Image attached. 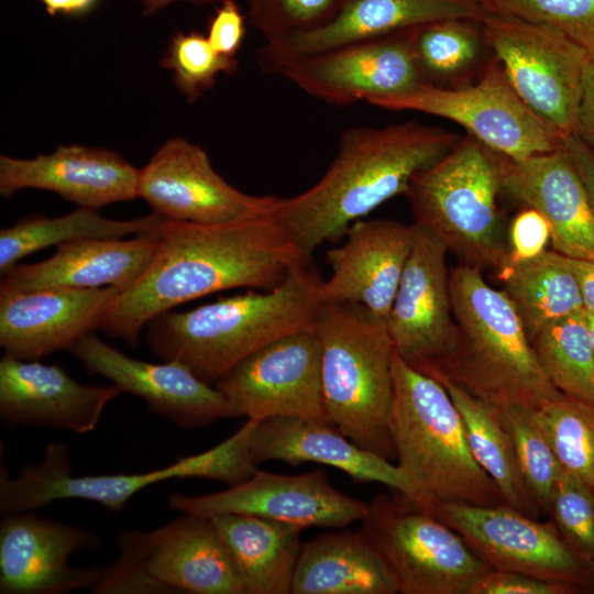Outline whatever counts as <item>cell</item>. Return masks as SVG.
<instances>
[{
    "mask_svg": "<svg viewBox=\"0 0 594 594\" xmlns=\"http://www.w3.org/2000/svg\"><path fill=\"white\" fill-rule=\"evenodd\" d=\"M157 234L147 268L112 299L97 324L132 346L162 312L222 290L275 288L310 262L272 215L218 224L165 219Z\"/></svg>",
    "mask_w": 594,
    "mask_h": 594,
    "instance_id": "cell-1",
    "label": "cell"
},
{
    "mask_svg": "<svg viewBox=\"0 0 594 594\" xmlns=\"http://www.w3.org/2000/svg\"><path fill=\"white\" fill-rule=\"evenodd\" d=\"M460 139L414 121L346 129L324 175L301 194L280 198L272 216L311 257L322 243L344 235L383 202L405 195L413 178Z\"/></svg>",
    "mask_w": 594,
    "mask_h": 594,
    "instance_id": "cell-2",
    "label": "cell"
},
{
    "mask_svg": "<svg viewBox=\"0 0 594 594\" xmlns=\"http://www.w3.org/2000/svg\"><path fill=\"white\" fill-rule=\"evenodd\" d=\"M323 279L310 262L268 290H249L187 311L162 312L145 326L152 353L215 385L241 361L286 336L315 330Z\"/></svg>",
    "mask_w": 594,
    "mask_h": 594,
    "instance_id": "cell-3",
    "label": "cell"
},
{
    "mask_svg": "<svg viewBox=\"0 0 594 594\" xmlns=\"http://www.w3.org/2000/svg\"><path fill=\"white\" fill-rule=\"evenodd\" d=\"M450 292L453 346L421 372L499 408L539 409L562 395L542 370L512 301L484 279L481 268L453 267Z\"/></svg>",
    "mask_w": 594,
    "mask_h": 594,
    "instance_id": "cell-4",
    "label": "cell"
},
{
    "mask_svg": "<svg viewBox=\"0 0 594 594\" xmlns=\"http://www.w3.org/2000/svg\"><path fill=\"white\" fill-rule=\"evenodd\" d=\"M389 431L397 465L422 508L436 502L506 504L473 458L462 418L446 387L396 352Z\"/></svg>",
    "mask_w": 594,
    "mask_h": 594,
    "instance_id": "cell-5",
    "label": "cell"
},
{
    "mask_svg": "<svg viewBox=\"0 0 594 594\" xmlns=\"http://www.w3.org/2000/svg\"><path fill=\"white\" fill-rule=\"evenodd\" d=\"M315 332L331 424L361 448L394 459L389 418L395 349L386 321L355 302H321Z\"/></svg>",
    "mask_w": 594,
    "mask_h": 594,
    "instance_id": "cell-6",
    "label": "cell"
},
{
    "mask_svg": "<svg viewBox=\"0 0 594 594\" xmlns=\"http://www.w3.org/2000/svg\"><path fill=\"white\" fill-rule=\"evenodd\" d=\"M505 157L472 135L419 172L405 195L415 224L443 244L463 264L496 268L504 263V238L497 196Z\"/></svg>",
    "mask_w": 594,
    "mask_h": 594,
    "instance_id": "cell-7",
    "label": "cell"
},
{
    "mask_svg": "<svg viewBox=\"0 0 594 594\" xmlns=\"http://www.w3.org/2000/svg\"><path fill=\"white\" fill-rule=\"evenodd\" d=\"M70 470L69 448L63 442L50 443L38 463L24 465L14 477L2 465L0 513L7 516L34 512L70 498L119 513L136 493L167 480L202 477L234 485L244 477L246 462L240 443L229 437L205 452L143 473L73 475Z\"/></svg>",
    "mask_w": 594,
    "mask_h": 594,
    "instance_id": "cell-8",
    "label": "cell"
},
{
    "mask_svg": "<svg viewBox=\"0 0 594 594\" xmlns=\"http://www.w3.org/2000/svg\"><path fill=\"white\" fill-rule=\"evenodd\" d=\"M367 504L360 532L391 572L400 594H468L491 570L451 527L402 492Z\"/></svg>",
    "mask_w": 594,
    "mask_h": 594,
    "instance_id": "cell-9",
    "label": "cell"
},
{
    "mask_svg": "<svg viewBox=\"0 0 594 594\" xmlns=\"http://www.w3.org/2000/svg\"><path fill=\"white\" fill-rule=\"evenodd\" d=\"M481 25L521 100L562 138L574 134L587 51L547 25L510 14L488 11Z\"/></svg>",
    "mask_w": 594,
    "mask_h": 594,
    "instance_id": "cell-10",
    "label": "cell"
},
{
    "mask_svg": "<svg viewBox=\"0 0 594 594\" xmlns=\"http://www.w3.org/2000/svg\"><path fill=\"white\" fill-rule=\"evenodd\" d=\"M441 117L463 127L488 148L514 162L562 147V136L517 95L496 59L474 85L444 88L428 82L369 102Z\"/></svg>",
    "mask_w": 594,
    "mask_h": 594,
    "instance_id": "cell-11",
    "label": "cell"
},
{
    "mask_svg": "<svg viewBox=\"0 0 594 594\" xmlns=\"http://www.w3.org/2000/svg\"><path fill=\"white\" fill-rule=\"evenodd\" d=\"M424 509L455 530L491 569L594 593V572L569 548L550 519L539 521L506 504L436 502Z\"/></svg>",
    "mask_w": 594,
    "mask_h": 594,
    "instance_id": "cell-12",
    "label": "cell"
},
{
    "mask_svg": "<svg viewBox=\"0 0 594 594\" xmlns=\"http://www.w3.org/2000/svg\"><path fill=\"white\" fill-rule=\"evenodd\" d=\"M118 568L150 594H243L209 517L183 513L151 531L118 537Z\"/></svg>",
    "mask_w": 594,
    "mask_h": 594,
    "instance_id": "cell-13",
    "label": "cell"
},
{
    "mask_svg": "<svg viewBox=\"0 0 594 594\" xmlns=\"http://www.w3.org/2000/svg\"><path fill=\"white\" fill-rule=\"evenodd\" d=\"M215 386L238 417H276L331 424L322 395L320 345L315 330L280 338L254 352Z\"/></svg>",
    "mask_w": 594,
    "mask_h": 594,
    "instance_id": "cell-14",
    "label": "cell"
},
{
    "mask_svg": "<svg viewBox=\"0 0 594 594\" xmlns=\"http://www.w3.org/2000/svg\"><path fill=\"white\" fill-rule=\"evenodd\" d=\"M139 198L166 220L218 224L272 215L280 198L229 184L196 144L173 138L140 168Z\"/></svg>",
    "mask_w": 594,
    "mask_h": 594,
    "instance_id": "cell-15",
    "label": "cell"
},
{
    "mask_svg": "<svg viewBox=\"0 0 594 594\" xmlns=\"http://www.w3.org/2000/svg\"><path fill=\"white\" fill-rule=\"evenodd\" d=\"M168 506L206 517L252 515L304 529L343 528L361 521L367 510V503L337 490L321 469L295 475L257 470L248 480L220 492L172 494Z\"/></svg>",
    "mask_w": 594,
    "mask_h": 594,
    "instance_id": "cell-16",
    "label": "cell"
},
{
    "mask_svg": "<svg viewBox=\"0 0 594 594\" xmlns=\"http://www.w3.org/2000/svg\"><path fill=\"white\" fill-rule=\"evenodd\" d=\"M276 73L338 106L406 94L425 82L409 30L296 57Z\"/></svg>",
    "mask_w": 594,
    "mask_h": 594,
    "instance_id": "cell-17",
    "label": "cell"
},
{
    "mask_svg": "<svg viewBox=\"0 0 594 594\" xmlns=\"http://www.w3.org/2000/svg\"><path fill=\"white\" fill-rule=\"evenodd\" d=\"M101 547L94 531L38 517L34 512L3 516L0 524V593L63 594L94 590L103 568L73 566L69 558Z\"/></svg>",
    "mask_w": 594,
    "mask_h": 594,
    "instance_id": "cell-18",
    "label": "cell"
},
{
    "mask_svg": "<svg viewBox=\"0 0 594 594\" xmlns=\"http://www.w3.org/2000/svg\"><path fill=\"white\" fill-rule=\"evenodd\" d=\"M414 224L411 249L386 323L395 352L419 371L453 346V316L448 251Z\"/></svg>",
    "mask_w": 594,
    "mask_h": 594,
    "instance_id": "cell-19",
    "label": "cell"
},
{
    "mask_svg": "<svg viewBox=\"0 0 594 594\" xmlns=\"http://www.w3.org/2000/svg\"><path fill=\"white\" fill-rule=\"evenodd\" d=\"M94 375L142 398L157 415L194 429L238 417L224 395L176 361L150 363L125 355L92 331L68 350Z\"/></svg>",
    "mask_w": 594,
    "mask_h": 594,
    "instance_id": "cell-20",
    "label": "cell"
},
{
    "mask_svg": "<svg viewBox=\"0 0 594 594\" xmlns=\"http://www.w3.org/2000/svg\"><path fill=\"white\" fill-rule=\"evenodd\" d=\"M116 384L88 385L62 366L3 355L0 360V419L7 427L34 426L74 433L94 431Z\"/></svg>",
    "mask_w": 594,
    "mask_h": 594,
    "instance_id": "cell-21",
    "label": "cell"
},
{
    "mask_svg": "<svg viewBox=\"0 0 594 594\" xmlns=\"http://www.w3.org/2000/svg\"><path fill=\"white\" fill-rule=\"evenodd\" d=\"M345 241L327 253L331 275L321 302H355L387 320L414 239V224L391 219L358 220Z\"/></svg>",
    "mask_w": 594,
    "mask_h": 594,
    "instance_id": "cell-22",
    "label": "cell"
},
{
    "mask_svg": "<svg viewBox=\"0 0 594 594\" xmlns=\"http://www.w3.org/2000/svg\"><path fill=\"white\" fill-rule=\"evenodd\" d=\"M139 173L113 151L59 145L29 160L1 155L0 194L10 198L22 189H42L78 207L98 209L139 198Z\"/></svg>",
    "mask_w": 594,
    "mask_h": 594,
    "instance_id": "cell-23",
    "label": "cell"
},
{
    "mask_svg": "<svg viewBox=\"0 0 594 594\" xmlns=\"http://www.w3.org/2000/svg\"><path fill=\"white\" fill-rule=\"evenodd\" d=\"M488 11L482 0H346L326 26L276 43L256 53L264 73L285 62L334 47L386 36L444 19L482 21Z\"/></svg>",
    "mask_w": 594,
    "mask_h": 594,
    "instance_id": "cell-24",
    "label": "cell"
},
{
    "mask_svg": "<svg viewBox=\"0 0 594 594\" xmlns=\"http://www.w3.org/2000/svg\"><path fill=\"white\" fill-rule=\"evenodd\" d=\"M120 292L107 286L0 293V345L6 355L25 361L68 350L97 329Z\"/></svg>",
    "mask_w": 594,
    "mask_h": 594,
    "instance_id": "cell-25",
    "label": "cell"
},
{
    "mask_svg": "<svg viewBox=\"0 0 594 594\" xmlns=\"http://www.w3.org/2000/svg\"><path fill=\"white\" fill-rule=\"evenodd\" d=\"M502 187L547 219L553 251L594 261V208L563 146L524 161L505 158Z\"/></svg>",
    "mask_w": 594,
    "mask_h": 594,
    "instance_id": "cell-26",
    "label": "cell"
},
{
    "mask_svg": "<svg viewBox=\"0 0 594 594\" xmlns=\"http://www.w3.org/2000/svg\"><path fill=\"white\" fill-rule=\"evenodd\" d=\"M157 231L129 240L85 239L59 244L51 257L16 264L1 274L0 293L107 286L124 290L152 262L158 248Z\"/></svg>",
    "mask_w": 594,
    "mask_h": 594,
    "instance_id": "cell-27",
    "label": "cell"
},
{
    "mask_svg": "<svg viewBox=\"0 0 594 594\" xmlns=\"http://www.w3.org/2000/svg\"><path fill=\"white\" fill-rule=\"evenodd\" d=\"M250 450L255 464L319 463L341 470L358 482L383 484L416 502L414 488L397 464L361 448L329 422L289 417L257 421Z\"/></svg>",
    "mask_w": 594,
    "mask_h": 594,
    "instance_id": "cell-28",
    "label": "cell"
},
{
    "mask_svg": "<svg viewBox=\"0 0 594 594\" xmlns=\"http://www.w3.org/2000/svg\"><path fill=\"white\" fill-rule=\"evenodd\" d=\"M243 594H288L301 549L302 527L252 515L209 517Z\"/></svg>",
    "mask_w": 594,
    "mask_h": 594,
    "instance_id": "cell-29",
    "label": "cell"
},
{
    "mask_svg": "<svg viewBox=\"0 0 594 594\" xmlns=\"http://www.w3.org/2000/svg\"><path fill=\"white\" fill-rule=\"evenodd\" d=\"M293 594H396V583L380 554L359 531L317 536L301 546Z\"/></svg>",
    "mask_w": 594,
    "mask_h": 594,
    "instance_id": "cell-30",
    "label": "cell"
},
{
    "mask_svg": "<svg viewBox=\"0 0 594 594\" xmlns=\"http://www.w3.org/2000/svg\"><path fill=\"white\" fill-rule=\"evenodd\" d=\"M452 398L465 430L471 453L492 479L505 503L537 518L540 515L524 481L515 447L499 407L486 403L455 384L438 380Z\"/></svg>",
    "mask_w": 594,
    "mask_h": 594,
    "instance_id": "cell-31",
    "label": "cell"
},
{
    "mask_svg": "<svg viewBox=\"0 0 594 594\" xmlns=\"http://www.w3.org/2000/svg\"><path fill=\"white\" fill-rule=\"evenodd\" d=\"M165 218L156 212L117 220L101 216L97 209L78 207L59 217L33 215L0 230V273L3 274L25 256L38 250L85 239H121L156 232Z\"/></svg>",
    "mask_w": 594,
    "mask_h": 594,
    "instance_id": "cell-32",
    "label": "cell"
},
{
    "mask_svg": "<svg viewBox=\"0 0 594 594\" xmlns=\"http://www.w3.org/2000/svg\"><path fill=\"white\" fill-rule=\"evenodd\" d=\"M497 277L529 340L553 322L584 310L574 273L564 255L553 250Z\"/></svg>",
    "mask_w": 594,
    "mask_h": 594,
    "instance_id": "cell-33",
    "label": "cell"
},
{
    "mask_svg": "<svg viewBox=\"0 0 594 594\" xmlns=\"http://www.w3.org/2000/svg\"><path fill=\"white\" fill-rule=\"evenodd\" d=\"M530 343L559 392L594 405V349L585 310L546 327Z\"/></svg>",
    "mask_w": 594,
    "mask_h": 594,
    "instance_id": "cell-34",
    "label": "cell"
},
{
    "mask_svg": "<svg viewBox=\"0 0 594 594\" xmlns=\"http://www.w3.org/2000/svg\"><path fill=\"white\" fill-rule=\"evenodd\" d=\"M535 414L562 470L594 490V405L562 394Z\"/></svg>",
    "mask_w": 594,
    "mask_h": 594,
    "instance_id": "cell-35",
    "label": "cell"
},
{
    "mask_svg": "<svg viewBox=\"0 0 594 594\" xmlns=\"http://www.w3.org/2000/svg\"><path fill=\"white\" fill-rule=\"evenodd\" d=\"M414 55L425 82L448 78L479 57L481 21L444 19L409 30Z\"/></svg>",
    "mask_w": 594,
    "mask_h": 594,
    "instance_id": "cell-36",
    "label": "cell"
},
{
    "mask_svg": "<svg viewBox=\"0 0 594 594\" xmlns=\"http://www.w3.org/2000/svg\"><path fill=\"white\" fill-rule=\"evenodd\" d=\"M501 410L529 494L538 510L549 515L562 468L537 421L536 409L506 406Z\"/></svg>",
    "mask_w": 594,
    "mask_h": 594,
    "instance_id": "cell-37",
    "label": "cell"
},
{
    "mask_svg": "<svg viewBox=\"0 0 594 594\" xmlns=\"http://www.w3.org/2000/svg\"><path fill=\"white\" fill-rule=\"evenodd\" d=\"M161 65L172 70L176 87L189 102L210 89L219 74L231 75L238 68L235 58L218 54L207 36L198 32L176 33Z\"/></svg>",
    "mask_w": 594,
    "mask_h": 594,
    "instance_id": "cell-38",
    "label": "cell"
},
{
    "mask_svg": "<svg viewBox=\"0 0 594 594\" xmlns=\"http://www.w3.org/2000/svg\"><path fill=\"white\" fill-rule=\"evenodd\" d=\"M248 19L265 38L276 43L328 25L346 0H245Z\"/></svg>",
    "mask_w": 594,
    "mask_h": 594,
    "instance_id": "cell-39",
    "label": "cell"
},
{
    "mask_svg": "<svg viewBox=\"0 0 594 594\" xmlns=\"http://www.w3.org/2000/svg\"><path fill=\"white\" fill-rule=\"evenodd\" d=\"M548 516L569 548L594 572V490L562 470Z\"/></svg>",
    "mask_w": 594,
    "mask_h": 594,
    "instance_id": "cell-40",
    "label": "cell"
},
{
    "mask_svg": "<svg viewBox=\"0 0 594 594\" xmlns=\"http://www.w3.org/2000/svg\"><path fill=\"white\" fill-rule=\"evenodd\" d=\"M490 12L547 25L594 54V0H482Z\"/></svg>",
    "mask_w": 594,
    "mask_h": 594,
    "instance_id": "cell-41",
    "label": "cell"
},
{
    "mask_svg": "<svg viewBox=\"0 0 594 594\" xmlns=\"http://www.w3.org/2000/svg\"><path fill=\"white\" fill-rule=\"evenodd\" d=\"M549 242H551L549 222L540 212L526 207L510 222L507 255L497 274L537 258L547 251Z\"/></svg>",
    "mask_w": 594,
    "mask_h": 594,
    "instance_id": "cell-42",
    "label": "cell"
},
{
    "mask_svg": "<svg viewBox=\"0 0 594 594\" xmlns=\"http://www.w3.org/2000/svg\"><path fill=\"white\" fill-rule=\"evenodd\" d=\"M468 594H582L570 584L542 580L518 572L491 569L480 576Z\"/></svg>",
    "mask_w": 594,
    "mask_h": 594,
    "instance_id": "cell-43",
    "label": "cell"
},
{
    "mask_svg": "<svg viewBox=\"0 0 594 594\" xmlns=\"http://www.w3.org/2000/svg\"><path fill=\"white\" fill-rule=\"evenodd\" d=\"M220 3L209 23L207 38L218 54L235 58L245 34L244 16L234 0Z\"/></svg>",
    "mask_w": 594,
    "mask_h": 594,
    "instance_id": "cell-44",
    "label": "cell"
},
{
    "mask_svg": "<svg viewBox=\"0 0 594 594\" xmlns=\"http://www.w3.org/2000/svg\"><path fill=\"white\" fill-rule=\"evenodd\" d=\"M574 134L594 152V54L584 70Z\"/></svg>",
    "mask_w": 594,
    "mask_h": 594,
    "instance_id": "cell-45",
    "label": "cell"
},
{
    "mask_svg": "<svg viewBox=\"0 0 594 594\" xmlns=\"http://www.w3.org/2000/svg\"><path fill=\"white\" fill-rule=\"evenodd\" d=\"M562 146L579 172L594 208V152L575 134L564 136Z\"/></svg>",
    "mask_w": 594,
    "mask_h": 594,
    "instance_id": "cell-46",
    "label": "cell"
},
{
    "mask_svg": "<svg viewBox=\"0 0 594 594\" xmlns=\"http://www.w3.org/2000/svg\"><path fill=\"white\" fill-rule=\"evenodd\" d=\"M564 260L578 279L584 310L594 315V261L568 256H564Z\"/></svg>",
    "mask_w": 594,
    "mask_h": 594,
    "instance_id": "cell-47",
    "label": "cell"
},
{
    "mask_svg": "<svg viewBox=\"0 0 594 594\" xmlns=\"http://www.w3.org/2000/svg\"><path fill=\"white\" fill-rule=\"evenodd\" d=\"M51 15H79L90 11L97 0H40Z\"/></svg>",
    "mask_w": 594,
    "mask_h": 594,
    "instance_id": "cell-48",
    "label": "cell"
},
{
    "mask_svg": "<svg viewBox=\"0 0 594 594\" xmlns=\"http://www.w3.org/2000/svg\"><path fill=\"white\" fill-rule=\"evenodd\" d=\"M174 1H178V0H143V13L152 14ZM184 1H190L195 4H206V3H211V2H221L223 0H184Z\"/></svg>",
    "mask_w": 594,
    "mask_h": 594,
    "instance_id": "cell-49",
    "label": "cell"
},
{
    "mask_svg": "<svg viewBox=\"0 0 594 594\" xmlns=\"http://www.w3.org/2000/svg\"><path fill=\"white\" fill-rule=\"evenodd\" d=\"M587 314V312H586ZM588 322H590V329H591V336H592V342H593V349H594V315L587 314Z\"/></svg>",
    "mask_w": 594,
    "mask_h": 594,
    "instance_id": "cell-50",
    "label": "cell"
}]
</instances>
